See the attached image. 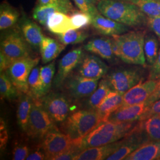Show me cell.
Returning a JSON list of instances; mask_svg holds the SVG:
<instances>
[{
    "label": "cell",
    "mask_w": 160,
    "mask_h": 160,
    "mask_svg": "<svg viewBox=\"0 0 160 160\" xmlns=\"http://www.w3.org/2000/svg\"><path fill=\"white\" fill-rule=\"evenodd\" d=\"M1 135H0V145L1 149H4L8 141V133L6 129V125L4 120L1 119Z\"/></svg>",
    "instance_id": "42"
},
{
    "label": "cell",
    "mask_w": 160,
    "mask_h": 160,
    "mask_svg": "<svg viewBox=\"0 0 160 160\" xmlns=\"http://www.w3.org/2000/svg\"><path fill=\"white\" fill-rule=\"evenodd\" d=\"M158 114H160V99L148 106L147 109H146L139 120H145L151 116Z\"/></svg>",
    "instance_id": "38"
},
{
    "label": "cell",
    "mask_w": 160,
    "mask_h": 160,
    "mask_svg": "<svg viewBox=\"0 0 160 160\" xmlns=\"http://www.w3.org/2000/svg\"><path fill=\"white\" fill-rule=\"evenodd\" d=\"M112 90L125 94L143 78L140 70L134 68L116 69L104 77Z\"/></svg>",
    "instance_id": "10"
},
{
    "label": "cell",
    "mask_w": 160,
    "mask_h": 160,
    "mask_svg": "<svg viewBox=\"0 0 160 160\" xmlns=\"http://www.w3.org/2000/svg\"><path fill=\"white\" fill-rule=\"evenodd\" d=\"M12 63L9 59L2 53H0V70L1 72L6 71Z\"/></svg>",
    "instance_id": "45"
},
{
    "label": "cell",
    "mask_w": 160,
    "mask_h": 160,
    "mask_svg": "<svg viewBox=\"0 0 160 160\" xmlns=\"http://www.w3.org/2000/svg\"><path fill=\"white\" fill-rule=\"evenodd\" d=\"M84 49L80 47L68 52L59 61L57 74L53 84L55 87H61L67 79L71 72L77 68L85 56Z\"/></svg>",
    "instance_id": "12"
},
{
    "label": "cell",
    "mask_w": 160,
    "mask_h": 160,
    "mask_svg": "<svg viewBox=\"0 0 160 160\" xmlns=\"http://www.w3.org/2000/svg\"><path fill=\"white\" fill-rule=\"evenodd\" d=\"M86 2L89 6H96L99 0H86Z\"/></svg>",
    "instance_id": "47"
},
{
    "label": "cell",
    "mask_w": 160,
    "mask_h": 160,
    "mask_svg": "<svg viewBox=\"0 0 160 160\" xmlns=\"http://www.w3.org/2000/svg\"><path fill=\"white\" fill-rule=\"evenodd\" d=\"M125 160H160V141H152L143 143L128 155Z\"/></svg>",
    "instance_id": "22"
},
{
    "label": "cell",
    "mask_w": 160,
    "mask_h": 160,
    "mask_svg": "<svg viewBox=\"0 0 160 160\" xmlns=\"http://www.w3.org/2000/svg\"><path fill=\"white\" fill-rule=\"evenodd\" d=\"M57 128L53 120L43 109L40 100H33L26 132L28 135L33 138L43 139L49 132Z\"/></svg>",
    "instance_id": "6"
},
{
    "label": "cell",
    "mask_w": 160,
    "mask_h": 160,
    "mask_svg": "<svg viewBox=\"0 0 160 160\" xmlns=\"http://www.w3.org/2000/svg\"><path fill=\"white\" fill-rule=\"evenodd\" d=\"M137 123V122L129 123L103 122L81 139L79 145L80 151L118 141L126 137Z\"/></svg>",
    "instance_id": "3"
},
{
    "label": "cell",
    "mask_w": 160,
    "mask_h": 160,
    "mask_svg": "<svg viewBox=\"0 0 160 160\" xmlns=\"http://www.w3.org/2000/svg\"><path fill=\"white\" fill-rule=\"evenodd\" d=\"M147 24L160 40V16H147Z\"/></svg>",
    "instance_id": "39"
},
{
    "label": "cell",
    "mask_w": 160,
    "mask_h": 160,
    "mask_svg": "<svg viewBox=\"0 0 160 160\" xmlns=\"http://www.w3.org/2000/svg\"><path fill=\"white\" fill-rule=\"evenodd\" d=\"M135 127L143 132L149 141H160V114L139 120Z\"/></svg>",
    "instance_id": "25"
},
{
    "label": "cell",
    "mask_w": 160,
    "mask_h": 160,
    "mask_svg": "<svg viewBox=\"0 0 160 160\" xmlns=\"http://www.w3.org/2000/svg\"><path fill=\"white\" fill-rule=\"evenodd\" d=\"M27 160H47L46 156L43 151L41 148V150L38 149L32 153H30L28 157L26 158Z\"/></svg>",
    "instance_id": "43"
},
{
    "label": "cell",
    "mask_w": 160,
    "mask_h": 160,
    "mask_svg": "<svg viewBox=\"0 0 160 160\" xmlns=\"http://www.w3.org/2000/svg\"><path fill=\"white\" fill-rule=\"evenodd\" d=\"M46 26L49 32L55 34L63 33L74 29L70 16L60 12H55L49 17Z\"/></svg>",
    "instance_id": "24"
},
{
    "label": "cell",
    "mask_w": 160,
    "mask_h": 160,
    "mask_svg": "<svg viewBox=\"0 0 160 160\" xmlns=\"http://www.w3.org/2000/svg\"><path fill=\"white\" fill-rule=\"evenodd\" d=\"M111 91L112 90L108 81L104 78L99 82L96 90L86 98L83 107L86 110H96Z\"/></svg>",
    "instance_id": "29"
},
{
    "label": "cell",
    "mask_w": 160,
    "mask_h": 160,
    "mask_svg": "<svg viewBox=\"0 0 160 160\" xmlns=\"http://www.w3.org/2000/svg\"><path fill=\"white\" fill-rule=\"evenodd\" d=\"M22 93L12 84L6 73L0 75V95L1 99L13 100L19 97Z\"/></svg>",
    "instance_id": "32"
},
{
    "label": "cell",
    "mask_w": 160,
    "mask_h": 160,
    "mask_svg": "<svg viewBox=\"0 0 160 160\" xmlns=\"http://www.w3.org/2000/svg\"><path fill=\"white\" fill-rule=\"evenodd\" d=\"M149 70L148 80H160V49L158 55L155 62L151 66Z\"/></svg>",
    "instance_id": "40"
},
{
    "label": "cell",
    "mask_w": 160,
    "mask_h": 160,
    "mask_svg": "<svg viewBox=\"0 0 160 160\" xmlns=\"http://www.w3.org/2000/svg\"><path fill=\"white\" fill-rule=\"evenodd\" d=\"M58 0H37L36 6H46L53 3Z\"/></svg>",
    "instance_id": "46"
},
{
    "label": "cell",
    "mask_w": 160,
    "mask_h": 160,
    "mask_svg": "<svg viewBox=\"0 0 160 160\" xmlns=\"http://www.w3.org/2000/svg\"><path fill=\"white\" fill-rule=\"evenodd\" d=\"M145 31L127 32L112 37L114 55L129 64L145 65L144 40Z\"/></svg>",
    "instance_id": "2"
},
{
    "label": "cell",
    "mask_w": 160,
    "mask_h": 160,
    "mask_svg": "<svg viewBox=\"0 0 160 160\" xmlns=\"http://www.w3.org/2000/svg\"><path fill=\"white\" fill-rule=\"evenodd\" d=\"M74 10V8L70 0H58L46 6H36L33 10L32 17L41 25L46 26L48 18L53 13L60 12L69 14Z\"/></svg>",
    "instance_id": "17"
},
{
    "label": "cell",
    "mask_w": 160,
    "mask_h": 160,
    "mask_svg": "<svg viewBox=\"0 0 160 160\" xmlns=\"http://www.w3.org/2000/svg\"><path fill=\"white\" fill-rule=\"evenodd\" d=\"M18 27L30 46L36 51L39 49L45 36L39 26L23 13L18 22Z\"/></svg>",
    "instance_id": "18"
},
{
    "label": "cell",
    "mask_w": 160,
    "mask_h": 160,
    "mask_svg": "<svg viewBox=\"0 0 160 160\" xmlns=\"http://www.w3.org/2000/svg\"><path fill=\"white\" fill-rule=\"evenodd\" d=\"M29 149L28 147L24 144H17L14 147L12 152V160H26L29 155Z\"/></svg>",
    "instance_id": "37"
},
{
    "label": "cell",
    "mask_w": 160,
    "mask_h": 160,
    "mask_svg": "<svg viewBox=\"0 0 160 160\" xmlns=\"http://www.w3.org/2000/svg\"><path fill=\"white\" fill-rule=\"evenodd\" d=\"M97 8L103 16L128 27L141 26L147 24V16L130 1L99 0Z\"/></svg>",
    "instance_id": "1"
},
{
    "label": "cell",
    "mask_w": 160,
    "mask_h": 160,
    "mask_svg": "<svg viewBox=\"0 0 160 160\" xmlns=\"http://www.w3.org/2000/svg\"><path fill=\"white\" fill-rule=\"evenodd\" d=\"M160 84V80H141L123 94L120 108L145 102Z\"/></svg>",
    "instance_id": "13"
},
{
    "label": "cell",
    "mask_w": 160,
    "mask_h": 160,
    "mask_svg": "<svg viewBox=\"0 0 160 160\" xmlns=\"http://www.w3.org/2000/svg\"><path fill=\"white\" fill-rule=\"evenodd\" d=\"M84 49L86 51L94 53L108 61L113 60L116 56L112 38L103 37L93 38L84 46Z\"/></svg>",
    "instance_id": "21"
},
{
    "label": "cell",
    "mask_w": 160,
    "mask_h": 160,
    "mask_svg": "<svg viewBox=\"0 0 160 160\" xmlns=\"http://www.w3.org/2000/svg\"><path fill=\"white\" fill-rule=\"evenodd\" d=\"M1 52L11 63L31 54V47L23 37L18 27L7 29L1 36Z\"/></svg>",
    "instance_id": "5"
},
{
    "label": "cell",
    "mask_w": 160,
    "mask_h": 160,
    "mask_svg": "<svg viewBox=\"0 0 160 160\" xmlns=\"http://www.w3.org/2000/svg\"><path fill=\"white\" fill-rule=\"evenodd\" d=\"M58 39L65 45H75L83 42L88 37V33L81 29H71L68 31L57 34Z\"/></svg>",
    "instance_id": "33"
},
{
    "label": "cell",
    "mask_w": 160,
    "mask_h": 160,
    "mask_svg": "<svg viewBox=\"0 0 160 160\" xmlns=\"http://www.w3.org/2000/svg\"><path fill=\"white\" fill-rule=\"evenodd\" d=\"M67 95L59 92H51L40 100L43 109L54 122H63L72 110V103Z\"/></svg>",
    "instance_id": "8"
},
{
    "label": "cell",
    "mask_w": 160,
    "mask_h": 160,
    "mask_svg": "<svg viewBox=\"0 0 160 160\" xmlns=\"http://www.w3.org/2000/svg\"><path fill=\"white\" fill-rule=\"evenodd\" d=\"M98 85V80L72 75L67 78L62 86L68 96L78 100L89 97L96 90Z\"/></svg>",
    "instance_id": "11"
},
{
    "label": "cell",
    "mask_w": 160,
    "mask_h": 160,
    "mask_svg": "<svg viewBox=\"0 0 160 160\" xmlns=\"http://www.w3.org/2000/svg\"><path fill=\"white\" fill-rule=\"evenodd\" d=\"M75 4L82 12H86L88 14H91L93 12L97 10V7L96 6H89L86 0H73Z\"/></svg>",
    "instance_id": "41"
},
{
    "label": "cell",
    "mask_w": 160,
    "mask_h": 160,
    "mask_svg": "<svg viewBox=\"0 0 160 160\" xmlns=\"http://www.w3.org/2000/svg\"><path fill=\"white\" fill-rule=\"evenodd\" d=\"M21 14L17 8L4 1L0 6V29L5 30L13 27L18 23Z\"/></svg>",
    "instance_id": "28"
},
{
    "label": "cell",
    "mask_w": 160,
    "mask_h": 160,
    "mask_svg": "<svg viewBox=\"0 0 160 160\" xmlns=\"http://www.w3.org/2000/svg\"><path fill=\"white\" fill-rule=\"evenodd\" d=\"M122 143L123 138L113 143L84 149L75 157L74 160H106L120 147Z\"/></svg>",
    "instance_id": "20"
},
{
    "label": "cell",
    "mask_w": 160,
    "mask_h": 160,
    "mask_svg": "<svg viewBox=\"0 0 160 160\" xmlns=\"http://www.w3.org/2000/svg\"><path fill=\"white\" fill-rule=\"evenodd\" d=\"M135 126L129 134L123 138V143L120 147L106 160H125L128 155L131 154L141 145L149 142L143 132L137 129Z\"/></svg>",
    "instance_id": "14"
},
{
    "label": "cell",
    "mask_w": 160,
    "mask_h": 160,
    "mask_svg": "<svg viewBox=\"0 0 160 160\" xmlns=\"http://www.w3.org/2000/svg\"><path fill=\"white\" fill-rule=\"evenodd\" d=\"M144 54L149 65L152 66L155 62L159 53V42L154 35H145L144 40Z\"/></svg>",
    "instance_id": "31"
},
{
    "label": "cell",
    "mask_w": 160,
    "mask_h": 160,
    "mask_svg": "<svg viewBox=\"0 0 160 160\" xmlns=\"http://www.w3.org/2000/svg\"><path fill=\"white\" fill-rule=\"evenodd\" d=\"M119 1H130V2H131L132 0H119Z\"/></svg>",
    "instance_id": "48"
},
{
    "label": "cell",
    "mask_w": 160,
    "mask_h": 160,
    "mask_svg": "<svg viewBox=\"0 0 160 160\" xmlns=\"http://www.w3.org/2000/svg\"><path fill=\"white\" fill-rule=\"evenodd\" d=\"M66 45L62 43L59 40L44 36L39 48L42 62L48 63L54 60L63 51Z\"/></svg>",
    "instance_id": "23"
},
{
    "label": "cell",
    "mask_w": 160,
    "mask_h": 160,
    "mask_svg": "<svg viewBox=\"0 0 160 160\" xmlns=\"http://www.w3.org/2000/svg\"><path fill=\"white\" fill-rule=\"evenodd\" d=\"M70 17L74 29H82L92 23L91 16L81 10H74L70 13Z\"/></svg>",
    "instance_id": "36"
},
{
    "label": "cell",
    "mask_w": 160,
    "mask_h": 160,
    "mask_svg": "<svg viewBox=\"0 0 160 160\" xmlns=\"http://www.w3.org/2000/svg\"><path fill=\"white\" fill-rule=\"evenodd\" d=\"M43 139L40 148L46 155L47 160H53L58 155L61 154L74 146L78 147L77 139H72L68 134L59 132L57 128L49 132Z\"/></svg>",
    "instance_id": "9"
},
{
    "label": "cell",
    "mask_w": 160,
    "mask_h": 160,
    "mask_svg": "<svg viewBox=\"0 0 160 160\" xmlns=\"http://www.w3.org/2000/svg\"><path fill=\"white\" fill-rule=\"evenodd\" d=\"M103 122V117L95 110H78L64 120L63 129L72 139H82Z\"/></svg>",
    "instance_id": "4"
},
{
    "label": "cell",
    "mask_w": 160,
    "mask_h": 160,
    "mask_svg": "<svg viewBox=\"0 0 160 160\" xmlns=\"http://www.w3.org/2000/svg\"><path fill=\"white\" fill-rule=\"evenodd\" d=\"M147 16H160V0H132Z\"/></svg>",
    "instance_id": "34"
},
{
    "label": "cell",
    "mask_w": 160,
    "mask_h": 160,
    "mask_svg": "<svg viewBox=\"0 0 160 160\" xmlns=\"http://www.w3.org/2000/svg\"><path fill=\"white\" fill-rule=\"evenodd\" d=\"M39 60V58L31 56L22 58L13 62L6 70V74L20 92L28 94L29 75Z\"/></svg>",
    "instance_id": "7"
},
{
    "label": "cell",
    "mask_w": 160,
    "mask_h": 160,
    "mask_svg": "<svg viewBox=\"0 0 160 160\" xmlns=\"http://www.w3.org/2000/svg\"><path fill=\"white\" fill-rule=\"evenodd\" d=\"M123 94L118 92L111 91L95 110L102 115L104 122L106 121L110 114L121 107L123 103Z\"/></svg>",
    "instance_id": "26"
},
{
    "label": "cell",
    "mask_w": 160,
    "mask_h": 160,
    "mask_svg": "<svg viewBox=\"0 0 160 160\" xmlns=\"http://www.w3.org/2000/svg\"><path fill=\"white\" fill-rule=\"evenodd\" d=\"M148 106L145 102L122 107L109 115L106 121L114 123H129L137 122L147 109Z\"/></svg>",
    "instance_id": "19"
},
{
    "label": "cell",
    "mask_w": 160,
    "mask_h": 160,
    "mask_svg": "<svg viewBox=\"0 0 160 160\" xmlns=\"http://www.w3.org/2000/svg\"><path fill=\"white\" fill-rule=\"evenodd\" d=\"M28 94L34 100H40L45 96L40 80V68L38 67H35L29 75Z\"/></svg>",
    "instance_id": "30"
},
{
    "label": "cell",
    "mask_w": 160,
    "mask_h": 160,
    "mask_svg": "<svg viewBox=\"0 0 160 160\" xmlns=\"http://www.w3.org/2000/svg\"><path fill=\"white\" fill-rule=\"evenodd\" d=\"M108 71V65L101 59L92 55H85L77 67L78 75L92 80L100 79L106 75Z\"/></svg>",
    "instance_id": "16"
},
{
    "label": "cell",
    "mask_w": 160,
    "mask_h": 160,
    "mask_svg": "<svg viewBox=\"0 0 160 160\" xmlns=\"http://www.w3.org/2000/svg\"><path fill=\"white\" fill-rule=\"evenodd\" d=\"M55 72V63L52 62L40 68V80L42 83L45 96L48 94L51 88Z\"/></svg>",
    "instance_id": "35"
},
{
    "label": "cell",
    "mask_w": 160,
    "mask_h": 160,
    "mask_svg": "<svg viewBox=\"0 0 160 160\" xmlns=\"http://www.w3.org/2000/svg\"><path fill=\"white\" fill-rule=\"evenodd\" d=\"M160 99V84L158 87L155 89L153 93L147 98L145 101L147 105L149 106L152 103H154L155 102Z\"/></svg>",
    "instance_id": "44"
},
{
    "label": "cell",
    "mask_w": 160,
    "mask_h": 160,
    "mask_svg": "<svg viewBox=\"0 0 160 160\" xmlns=\"http://www.w3.org/2000/svg\"><path fill=\"white\" fill-rule=\"evenodd\" d=\"M32 103V98L27 94L22 93L19 97L17 110V123L21 129L26 132L28 131Z\"/></svg>",
    "instance_id": "27"
},
{
    "label": "cell",
    "mask_w": 160,
    "mask_h": 160,
    "mask_svg": "<svg viewBox=\"0 0 160 160\" xmlns=\"http://www.w3.org/2000/svg\"><path fill=\"white\" fill-rule=\"evenodd\" d=\"M91 25L98 33L104 36H113L125 33L129 31V27L103 16L97 9L90 14Z\"/></svg>",
    "instance_id": "15"
}]
</instances>
